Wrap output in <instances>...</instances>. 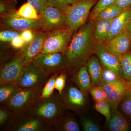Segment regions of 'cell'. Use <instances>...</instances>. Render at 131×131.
Returning a JSON list of instances; mask_svg holds the SVG:
<instances>
[{
  "label": "cell",
  "instance_id": "10",
  "mask_svg": "<svg viewBox=\"0 0 131 131\" xmlns=\"http://www.w3.org/2000/svg\"><path fill=\"white\" fill-rule=\"evenodd\" d=\"M105 94L106 100L111 108L118 109L122 99L129 90V82L121 80L112 83L100 84Z\"/></svg>",
  "mask_w": 131,
  "mask_h": 131
},
{
  "label": "cell",
  "instance_id": "40",
  "mask_svg": "<svg viewBox=\"0 0 131 131\" xmlns=\"http://www.w3.org/2000/svg\"><path fill=\"white\" fill-rule=\"evenodd\" d=\"M11 46L16 49L22 48L25 45V42L24 41L21 35L15 38L10 41Z\"/></svg>",
  "mask_w": 131,
  "mask_h": 131
},
{
  "label": "cell",
  "instance_id": "21",
  "mask_svg": "<svg viewBox=\"0 0 131 131\" xmlns=\"http://www.w3.org/2000/svg\"><path fill=\"white\" fill-rule=\"evenodd\" d=\"M73 81L81 91L88 94L92 85L86 64L78 70L73 78Z\"/></svg>",
  "mask_w": 131,
  "mask_h": 131
},
{
  "label": "cell",
  "instance_id": "29",
  "mask_svg": "<svg viewBox=\"0 0 131 131\" xmlns=\"http://www.w3.org/2000/svg\"><path fill=\"white\" fill-rule=\"evenodd\" d=\"M57 74H55L49 78L42 88L41 93V99L48 98L53 94L55 89V80Z\"/></svg>",
  "mask_w": 131,
  "mask_h": 131
},
{
  "label": "cell",
  "instance_id": "19",
  "mask_svg": "<svg viewBox=\"0 0 131 131\" xmlns=\"http://www.w3.org/2000/svg\"><path fill=\"white\" fill-rule=\"evenodd\" d=\"M86 65L92 86H100L103 68L99 59L93 54L90 58Z\"/></svg>",
  "mask_w": 131,
  "mask_h": 131
},
{
  "label": "cell",
  "instance_id": "30",
  "mask_svg": "<svg viewBox=\"0 0 131 131\" xmlns=\"http://www.w3.org/2000/svg\"><path fill=\"white\" fill-rule=\"evenodd\" d=\"M95 110L106 118L108 121L111 117V108L106 101L95 102L94 105Z\"/></svg>",
  "mask_w": 131,
  "mask_h": 131
},
{
  "label": "cell",
  "instance_id": "34",
  "mask_svg": "<svg viewBox=\"0 0 131 131\" xmlns=\"http://www.w3.org/2000/svg\"><path fill=\"white\" fill-rule=\"evenodd\" d=\"M21 34L20 31L14 30L2 31L0 32V40L2 42H9L15 38L21 35Z\"/></svg>",
  "mask_w": 131,
  "mask_h": 131
},
{
  "label": "cell",
  "instance_id": "42",
  "mask_svg": "<svg viewBox=\"0 0 131 131\" xmlns=\"http://www.w3.org/2000/svg\"><path fill=\"white\" fill-rule=\"evenodd\" d=\"M113 3L121 9L125 10L131 6V0H115Z\"/></svg>",
  "mask_w": 131,
  "mask_h": 131
},
{
  "label": "cell",
  "instance_id": "25",
  "mask_svg": "<svg viewBox=\"0 0 131 131\" xmlns=\"http://www.w3.org/2000/svg\"><path fill=\"white\" fill-rule=\"evenodd\" d=\"M17 13L20 16L30 19H38L40 18L37 10L28 2L22 5L17 10Z\"/></svg>",
  "mask_w": 131,
  "mask_h": 131
},
{
  "label": "cell",
  "instance_id": "3",
  "mask_svg": "<svg viewBox=\"0 0 131 131\" xmlns=\"http://www.w3.org/2000/svg\"><path fill=\"white\" fill-rule=\"evenodd\" d=\"M42 88H21L6 105L16 116L25 114L42 100Z\"/></svg>",
  "mask_w": 131,
  "mask_h": 131
},
{
  "label": "cell",
  "instance_id": "41",
  "mask_svg": "<svg viewBox=\"0 0 131 131\" xmlns=\"http://www.w3.org/2000/svg\"><path fill=\"white\" fill-rule=\"evenodd\" d=\"M21 36L22 37L25 44H28L31 42L34 37V32H33L31 30H27L21 32Z\"/></svg>",
  "mask_w": 131,
  "mask_h": 131
},
{
  "label": "cell",
  "instance_id": "28",
  "mask_svg": "<svg viewBox=\"0 0 131 131\" xmlns=\"http://www.w3.org/2000/svg\"><path fill=\"white\" fill-rule=\"evenodd\" d=\"M102 66L103 70L101 77L100 84L112 83L121 80H125L114 71L103 66Z\"/></svg>",
  "mask_w": 131,
  "mask_h": 131
},
{
  "label": "cell",
  "instance_id": "7",
  "mask_svg": "<svg viewBox=\"0 0 131 131\" xmlns=\"http://www.w3.org/2000/svg\"><path fill=\"white\" fill-rule=\"evenodd\" d=\"M25 52L22 48L10 62L1 69L0 84H13L18 85L24 71Z\"/></svg>",
  "mask_w": 131,
  "mask_h": 131
},
{
  "label": "cell",
  "instance_id": "9",
  "mask_svg": "<svg viewBox=\"0 0 131 131\" xmlns=\"http://www.w3.org/2000/svg\"><path fill=\"white\" fill-rule=\"evenodd\" d=\"M16 118L11 123V130L15 131H44L51 130V125L43 120L25 114L16 116Z\"/></svg>",
  "mask_w": 131,
  "mask_h": 131
},
{
  "label": "cell",
  "instance_id": "31",
  "mask_svg": "<svg viewBox=\"0 0 131 131\" xmlns=\"http://www.w3.org/2000/svg\"><path fill=\"white\" fill-rule=\"evenodd\" d=\"M115 0H99L90 14V20L94 21L97 15L104 8L113 3Z\"/></svg>",
  "mask_w": 131,
  "mask_h": 131
},
{
  "label": "cell",
  "instance_id": "4",
  "mask_svg": "<svg viewBox=\"0 0 131 131\" xmlns=\"http://www.w3.org/2000/svg\"><path fill=\"white\" fill-rule=\"evenodd\" d=\"M99 0H80L70 5L64 12L66 17L65 27L73 34L86 23L90 10Z\"/></svg>",
  "mask_w": 131,
  "mask_h": 131
},
{
  "label": "cell",
  "instance_id": "23",
  "mask_svg": "<svg viewBox=\"0 0 131 131\" xmlns=\"http://www.w3.org/2000/svg\"><path fill=\"white\" fill-rule=\"evenodd\" d=\"M57 130L62 131H80V126L72 117H63L56 123Z\"/></svg>",
  "mask_w": 131,
  "mask_h": 131
},
{
  "label": "cell",
  "instance_id": "16",
  "mask_svg": "<svg viewBox=\"0 0 131 131\" xmlns=\"http://www.w3.org/2000/svg\"><path fill=\"white\" fill-rule=\"evenodd\" d=\"M46 33L38 31L34 32L33 40L23 47L25 52L24 68L31 64L34 58L40 52L43 43Z\"/></svg>",
  "mask_w": 131,
  "mask_h": 131
},
{
  "label": "cell",
  "instance_id": "43",
  "mask_svg": "<svg viewBox=\"0 0 131 131\" xmlns=\"http://www.w3.org/2000/svg\"><path fill=\"white\" fill-rule=\"evenodd\" d=\"M65 1L68 3V5H70L74 4L78 2L80 0H65Z\"/></svg>",
  "mask_w": 131,
  "mask_h": 131
},
{
  "label": "cell",
  "instance_id": "24",
  "mask_svg": "<svg viewBox=\"0 0 131 131\" xmlns=\"http://www.w3.org/2000/svg\"><path fill=\"white\" fill-rule=\"evenodd\" d=\"M124 10L118 7L112 3L102 10L97 15L95 20L114 19Z\"/></svg>",
  "mask_w": 131,
  "mask_h": 131
},
{
  "label": "cell",
  "instance_id": "12",
  "mask_svg": "<svg viewBox=\"0 0 131 131\" xmlns=\"http://www.w3.org/2000/svg\"><path fill=\"white\" fill-rule=\"evenodd\" d=\"M95 54L99 59L102 65L124 78L121 58L109 50L103 43L96 41Z\"/></svg>",
  "mask_w": 131,
  "mask_h": 131
},
{
  "label": "cell",
  "instance_id": "17",
  "mask_svg": "<svg viewBox=\"0 0 131 131\" xmlns=\"http://www.w3.org/2000/svg\"><path fill=\"white\" fill-rule=\"evenodd\" d=\"M131 19V6L125 9L113 20L111 29L104 43H107L125 30Z\"/></svg>",
  "mask_w": 131,
  "mask_h": 131
},
{
  "label": "cell",
  "instance_id": "27",
  "mask_svg": "<svg viewBox=\"0 0 131 131\" xmlns=\"http://www.w3.org/2000/svg\"><path fill=\"white\" fill-rule=\"evenodd\" d=\"M118 110L125 117L131 119V94L129 91L120 102Z\"/></svg>",
  "mask_w": 131,
  "mask_h": 131
},
{
  "label": "cell",
  "instance_id": "39",
  "mask_svg": "<svg viewBox=\"0 0 131 131\" xmlns=\"http://www.w3.org/2000/svg\"><path fill=\"white\" fill-rule=\"evenodd\" d=\"M10 113L9 111L4 108H0V125L1 126L5 124L9 119Z\"/></svg>",
  "mask_w": 131,
  "mask_h": 131
},
{
  "label": "cell",
  "instance_id": "15",
  "mask_svg": "<svg viewBox=\"0 0 131 131\" xmlns=\"http://www.w3.org/2000/svg\"><path fill=\"white\" fill-rule=\"evenodd\" d=\"M109 50L121 58L131 50V34L126 29L111 39L103 43Z\"/></svg>",
  "mask_w": 131,
  "mask_h": 131
},
{
  "label": "cell",
  "instance_id": "38",
  "mask_svg": "<svg viewBox=\"0 0 131 131\" xmlns=\"http://www.w3.org/2000/svg\"><path fill=\"white\" fill-rule=\"evenodd\" d=\"M48 6L53 7L64 12L69 6L65 0H46Z\"/></svg>",
  "mask_w": 131,
  "mask_h": 131
},
{
  "label": "cell",
  "instance_id": "37",
  "mask_svg": "<svg viewBox=\"0 0 131 131\" xmlns=\"http://www.w3.org/2000/svg\"><path fill=\"white\" fill-rule=\"evenodd\" d=\"M27 2L32 6L40 14L48 7L46 0H27Z\"/></svg>",
  "mask_w": 131,
  "mask_h": 131
},
{
  "label": "cell",
  "instance_id": "8",
  "mask_svg": "<svg viewBox=\"0 0 131 131\" xmlns=\"http://www.w3.org/2000/svg\"><path fill=\"white\" fill-rule=\"evenodd\" d=\"M1 25L14 30L23 31L27 30H32L41 29V20L30 19L19 15L16 9L3 15Z\"/></svg>",
  "mask_w": 131,
  "mask_h": 131
},
{
  "label": "cell",
  "instance_id": "26",
  "mask_svg": "<svg viewBox=\"0 0 131 131\" xmlns=\"http://www.w3.org/2000/svg\"><path fill=\"white\" fill-rule=\"evenodd\" d=\"M123 77L126 82H131V51L124 54L121 58Z\"/></svg>",
  "mask_w": 131,
  "mask_h": 131
},
{
  "label": "cell",
  "instance_id": "36",
  "mask_svg": "<svg viewBox=\"0 0 131 131\" xmlns=\"http://www.w3.org/2000/svg\"><path fill=\"white\" fill-rule=\"evenodd\" d=\"M66 80V75L64 73L57 75L55 80V89L58 91V93L61 95L63 92L65 86Z\"/></svg>",
  "mask_w": 131,
  "mask_h": 131
},
{
  "label": "cell",
  "instance_id": "20",
  "mask_svg": "<svg viewBox=\"0 0 131 131\" xmlns=\"http://www.w3.org/2000/svg\"><path fill=\"white\" fill-rule=\"evenodd\" d=\"M112 19L96 20L94 24V35L97 42L104 43L110 32L113 20Z\"/></svg>",
  "mask_w": 131,
  "mask_h": 131
},
{
  "label": "cell",
  "instance_id": "32",
  "mask_svg": "<svg viewBox=\"0 0 131 131\" xmlns=\"http://www.w3.org/2000/svg\"><path fill=\"white\" fill-rule=\"evenodd\" d=\"M16 5V0H1L0 13L1 15L3 16L15 10Z\"/></svg>",
  "mask_w": 131,
  "mask_h": 131
},
{
  "label": "cell",
  "instance_id": "11",
  "mask_svg": "<svg viewBox=\"0 0 131 131\" xmlns=\"http://www.w3.org/2000/svg\"><path fill=\"white\" fill-rule=\"evenodd\" d=\"M49 76L43 71L31 64L24 68L18 85L21 88H42Z\"/></svg>",
  "mask_w": 131,
  "mask_h": 131
},
{
  "label": "cell",
  "instance_id": "1",
  "mask_svg": "<svg viewBox=\"0 0 131 131\" xmlns=\"http://www.w3.org/2000/svg\"><path fill=\"white\" fill-rule=\"evenodd\" d=\"M94 21L90 20L73 34L64 52L69 68L78 70L86 65L89 59L95 54L96 40L94 35Z\"/></svg>",
  "mask_w": 131,
  "mask_h": 131
},
{
  "label": "cell",
  "instance_id": "13",
  "mask_svg": "<svg viewBox=\"0 0 131 131\" xmlns=\"http://www.w3.org/2000/svg\"><path fill=\"white\" fill-rule=\"evenodd\" d=\"M39 15L42 31L48 32L65 27L64 12L57 8L48 6Z\"/></svg>",
  "mask_w": 131,
  "mask_h": 131
},
{
  "label": "cell",
  "instance_id": "33",
  "mask_svg": "<svg viewBox=\"0 0 131 131\" xmlns=\"http://www.w3.org/2000/svg\"><path fill=\"white\" fill-rule=\"evenodd\" d=\"M90 93L95 102L106 101L105 94L101 86L91 87Z\"/></svg>",
  "mask_w": 131,
  "mask_h": 131
},
{
  "label": "cell",
  "instance_id": "2",
  "mask_svg": "<svg viewBox=\"0 0 131 131\" xmlns=\"http://www.w3.org/2000/svg\"><path fill=\"white\" fill-rule=\"evenodd\" d=\"M66 109L59 94H53L42 99L26 114L40 118L50 125H54L63 117Z\"/></svg>",
  "mask_w": 131,
  "mask_h": 131
},
{
  "label": "cell",
  "instance_id": "45",
  "mask_svg": "<svg viewBox=\"0 0 131 131\" xmlns=\"http://www.w3.org/2000/svg\"><path fill=\"white\" fill-rule=\"evenodd\" d=\"M129 91H130V93L131 94V82H129Z\"/></svg>",
  "mask_w": 131,
  "mask_h": 131
},
{
  "label": "cell",
  "instance_id": "18",
  "mask_svg": "<svg viewBox=\"0 0 131 131\" xmlns=\"http://www.w3.org/2000/svg\"><path fill=\"white\" fill-rule=\"evenodd\" d=\"M106 127L111 131H127L130 129L129 122L118 109L111 108V117L106 123Z\"/></svg>",
  "mask_w": 131,
  "mask_h": 131
},
{
  "label": "cell",
  "instance_id": "5",
  "mask_svg": "<svg viewBox=\"0 0 131 131\" xmlns=\"http://www.w3.org/2000/svg\"><path fill=\"white\" fill-rule=\"evenodd\" d=\"M73 34L65 27L47 32L40 53H64Z\"/></svg>",
  "mask_w": 131,
  "mask_h": 131
},
{
  "label": "cell",
  "instance_id": "22",
  "mask_svg": "<svg viewBox=\"0 0 131 131\" xmlns=\"http://www.w3.org/2000/svg\"><path fill=\"white\" fill-rule=\"evenodd\" d=\"M21 88L18 84H7L1 85L0 102L6 104Z\"/></svg>",
  "mask_w": 131,
  "mask_h": 131
},
{
  "label": "cell",
  "instance_id": "6",
  "mask_svg": "<svg viewBox=\"0 0 131 131\" xmlns=\"http://www.w3.org/2000/svg\"><path fill=\"white\" fill-rule=\"evenodd\" d=\"M31 64L49 75L58 74L69 68V63L63 53H39Z\"/></svg>",
  "mask_w": 131,
  "mask_h": 131
},
{
  "label": "cell",
  "instance_id": "14",
  "mask_svg": "<svg viewBox=\"0 0 131 131\" xmlns=\"http://www.w3.org/2000/svg\"><path fill=\"white\" fill-rule=\"evenodd\" d=\"M86 95L76 87L71 86L60 96L66 109L76 111L82 109L86 105Z\"/></svg>",
  "mask_w": 131,
  "mask_h": 131
},
{
  "label": "cell",
  "instance_id": "44",
  "mask_svg": "<svg viewBox=\"0 0 131 131\" xmlns=\"http://www.w3.org/2000/svg\"><path fill=\"white\" fill-rule=\"evenodd\" d=\"M126 30L131 34V19L126 27Z\"/></svg>",
  "mask_w": 131,
  "mask_h": 131
},
{
  "label": "cell",
  "instance_id": "35",
  "mask_svg": "<svg viewBox=\"0 0 131 131\" xmlns=\"http://www.w3.org/2000/svg\"><path fill=\"white\" fill-rule=\"evenodd\" d=\"M82 127L84 131H100L101 130L98 126L92 120L88 118H82L81 119Z\"/></svg>",
  "mask_w": 131,
  "mask_h": 131
}]
</instances>
